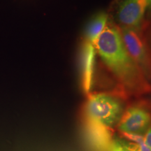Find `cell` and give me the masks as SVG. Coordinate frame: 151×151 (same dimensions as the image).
I'll return each mask as SVG.
<instances>
[{"instance_id": "30bf717a", "label": "cell", "mask_w": 151, "mask_h": 151, "mask_svg": "<svg viewBox=\"0 0 151 151\" xmlns=\"http://www.w3.org/2000/svg\"><path fill=\"white\" fill-rule=\"evenodd\" d=\"M143 141L147 146L150 147L151 148V127L147 130V132L144 134L143 136Z\"/></svg>"}, {"instance_id": "277c9868", "label": "cell", "mask_w": 151, "mask_h": 151, "mask_svg": "<svg viewBox=\"0 0 151 151\" xmlns=\"http://www.w3.org/2000/svg\"><path fill=\"white\" fill-rule=\"evenodd\" d=\"M145 104H137L124 111L117 124L119 132L133 134H144L151 127V112Z\"/></svg>"}, {"instance_id": "5b68a950", "label": "cell", "mask_w": 151, "mask_h": 151, "mask_svg": "<svg viewBox=\"0 0 151 151\" xmlns=\"http://www.w3.org/2000/svg\"><path fill=\"white\" fill-rule=\"evenodd\" d=\"M83 129L88 144L92 151H106L115 135L113 128L82 115Z\"/></svg>"}, {"instance_id": "3957f363", "label": "cell", "mask_w": 151, "mask_h": 151, "mask_svg": "<svg viewBox=\"0 0 151 151\" xmlns=\"http://www.w3.org/2000/svg\"><path fill=\"white\" fill-rule=\"evenodd\" d=\"M120 34L124 46L146 78L151 80V50L139 29L122 27Z\"/></svg>"}, {"instance_id": "7c38bea8", "label": "cell", "mask_w": 151, "mask_h": 151, "mask_svg": "<svg viewBox=\"0 0 151 151\" xmlns=\"http://www.w3.org/2000/svg\"><path fill=\"white\" fill-rule=\"evenodd\" d=\"M148 6L151 9V0H148Z\"/></svg>"}, {"instance_id": "52a82bcc", "label": "cell", "mask_w": 151, "mask_h": 151, "mask_svg": "<svg viewBox=\"0 0 151 151\" xmlns=\"http://www.w3.org/2000/svg\"><path fill=\"white\" fill-rule=\"evenodd\" d=\"M148 6V0H124L118 12L122 27L139 29Z\"/></svg>"}, {"instance_id": "9c48e42d", "label": "cell", "mask_w": 151, "mask_h": 151, "mask_svg": "<svg viewBox=\"0 0 151 151\" xmlns=\"http://www.w3.org/2000/svg\"><path fill=\"white\" fill-rule=\"evenodd\" d=\"M138 148V143L115 134L106 151H137Z\"/></svg>"}, {"instance_id": "6da1fadb", "label": "cell", "mask_w": 151, "mask_h": 151, "mask_svg": "<svg viewBox=\"0 0 151 151\" xmlns=\"http://www.w3.org/2000/svg\"><path fill=\"white\" fill-rule=\"evenodd\" d=\"M94 46L118 80L122 94L138 97L150 93L151 85L128 53L118 28L106 26Z\"/></svg>"}, {"instance_id": "7a4b0ae2", "label": "cell", "mask_w": 151, "mask_h": 151, "mask_svg": "<svg viewBox=\"0 0 151 151\" xmlns=\"http://www.w3.org/2000/svg\"><path fill=\"white\" fill-rule=\"evenodd\" d=\"M83 108V116L113 128L118 124L124 112L122 101L113 94L91 93L88 94Z\"/></svg>"}, {"instance_id": "8fae6325", "label": "cell", "mask_w": 151, "mask_h": 151, "mask_svg": "<svg viewBox=\"0 0 151 151\" xmlns=\"http://www.w3.org/2000/svg\"><path fill=\"white\" fill-rule=\"evenodd\" d=\"M137 143L139 144V148H138L137 151H151V148L150 147L147 146L144 143V141H143V139L139 141Z\"/></svg>"}, {"instance_id": "ba28073f", "label": "cell", "mask_w": 151, "mask_h": 151, "mask_svg": "<svg viewBox=\"0 0 151 151\" xmlns=\"http://www.w3.org/2000/svg\"><path fill=\"white\" fill-rule=\"evenodd\" d=\"M108 16L104 12H100L92 17L86 27V41L95 44L98 38L101 35L107 26Z\"/></svg>"}, {"instance_id": "8992f818", "label": "cell", "mask_w": 151, "mask_h": 151, "mask_svg": "<svg viewBox=\"0 0 151 151\" xmlns=\"http://www.w3.org/2000/svg\"><path fill=\"white\" fill-rule=\"evenodd\" d=\"M96 52L94 45L89 41L86 40L81 44L79 52L80 81L81 89L86 94H89L93 87Z\"/></svg>"}]
</instances>
